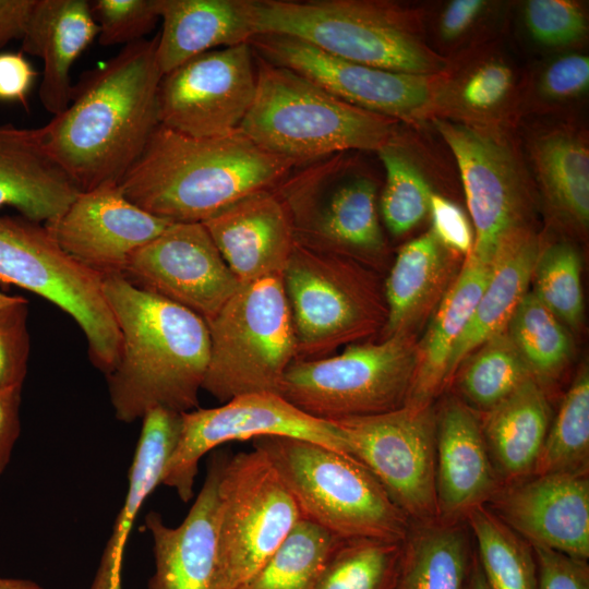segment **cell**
Here are the masks:
<instances>
[{"label":"cell","instance_id":"obj_24","mask_svg":"<svg viewBox=\"0 0 589 589\" xmlns=\"http://www.w3.org/2000/svg\"><path fill=\"white\" fill-rule=\"evenodd\" d=\"M81 192L52 156L44 128L0 122V208L45 224L61 216Z\"/></svg>","mask_w":589,"mask_h":589},{"label":"cell","instance_id":"obj_40","mask_svg":"<svg viewBox=\"0 0 589 589\" xmlns=\"http://www.w3.org/2000/svg\"><path fill=\"white\" fill-rule=\"evenodd\" d=\"M376 153L385 169L381 214L389 232L401 236L429 214L433 192L395 135Z\"/></svg>","mask_w":589,"mask_h":589},{"label":"cell","instance_id":"obj_26","mask_svg":"<svg viewBox=\"0 0 589 589\" xmlns=\"http://www.w3.org/2000/svg\"><path fill=\"white\" fill-rule=\"evenodd\" d=\"M156 60L163 75L214 48L256 36L252 0H158Z\"/></svg>","mask_w":589,"mask_h":589},{"label":"cell","instance_id":"obj_27","mask_svg":"<svg viewBox=\"0 0 589 589\" xmlns=\"http://www.w3.org/2000/svg\"><path fill=\"white\" fill-rule=\"evenodd\" d=\"M542 244L530 227L508 235L496 249L488 281L466 328L457 339L447 366V385L460 363L480 345L506 332L510 317L529 291Z\"/></svg>","mask_w":589,"mask_h":589},{"label":"cell","instance_id":"obj_9","mask_svg":"<svg viewBox=\"0 0 589 589\" xmlns=\"http://www.w3.org/2000/svg\"><path fill=\"white\" fill-rule=\"evenodd\" d=\"M414 334L350 344L332 357L296 359L279 395L304 413L334 422L396 410L406 402L417 363Z\"/></svg>","mask_w":589,"mask_h":589},{"label":"cell","instance_id":"obj_6","mask_svg":"<svg viewBox=\"0 0 589 589\" xmlns=\"http://www.w3.org/2000/svg\"><path fill=\"white\" fill-rule=\"evenodd\" d=\"M252 444L274 466L302 519L340 540L405 539L410 519L351 455L287 436H261Z\"/></svg>","mask_w":589,"mask_h":589},{"label":"cell","instance_id":"obj_48","mask_svg":"<svg viewBox=\"0 0 589 589\" xmlns=\"http://www.w3.org/2000/svg\"><path fill=\"white\" fill-rule=\"evenodd\" d=\"M589 59L581 55H567L556 59L544 71L541 89L550 98L567 99L588 89Z\"/></svg>","mask_w":589,"mask_h":589},{"label":"cell","instance_id":"obj_4","mask_svg":"<svg viewBox=\"0 0 589 589\" xmlns=\"http://www.w3.org/2000/svg\"><path fill=\"white\" fill-rule=\"evenodd\" d=\"M255 64L256 92L239 130L262 149L299 167L339 153L377 152L395 135L396 120L348 104L256 53Z\"/></svg>","mask_w":589,"mask_h":589},{"label":"cell","instance_id":"obj_54","mask_svg":"<svg viewBox=\"0 0 589 589\" xmlns=\"http://www.w3.org/2000/svg\"><path fill=\"white\" fill-rule=\"evenodd\" d=\"M0 589H44L33 580L0 577Z\"/></svg>","mask_w":589,"mask_h":589},{"label":"cell","instance_id":"obj_45","mask_svg":"<svg viewBox=\"0 0 589 589\" xmlns=\"http://www.w3.org/2000/svg\"><path fill=\"white\" fill-rule=\"evenodd\" d=\"M27 316L23 297L0 308V388L23 386L31 351Z\"/></svg>","mask_w":589,"mask_h":589},{"label":"cell","instance_id":"obj_50","mask_svg":"<svg viewBox=\"0 0 589 589\" xmlns=\"http://www.w3.org/2000/svg\"><path fill=\"white\" fill-rule=\"evenodd\" d=\"M22 385L0 388V474L10 462L20 435Z\"/></svg>","mask_w":589,"mask_h":589},{"label":"cell","instance_id":"obj_16","mask_svg":"<svg viewBox=\"0 0 589 589\" xmlns=\"http://www.w3.org/2000/svg\"><path fill=\"white\" fill-rule=\"evenodd\" d=\"M256 92L255 53L249 43L214 49L163 75L158 122L192 137L239 129Z\"/></svg>","mask_w":589,"mask_h":589},{"label":"cell","instance_id":"obj_3","mask_svg":"<svg viewBox=\"0 0 589 589\" xmlns=\"http://www.w3.org/2000/svg\"><path fill=\"white\" fill-rule=\"evenodd\" d=\"M296 167L239 129L192 137L158 125L119 187L140 208L169 223H204L242 197L275 189Z\"/></svg>","mask_w":589,"mask_h":589},{"label":"cell","instance_id":"obj_43","mask_svg":"<svg viewBox=\"0 0 589 589\" xmlns=\"http://www.w3.org/2000/svg\"><path fill=\"white\" fill-rule=\"evenodd\" d=\"M91 3L103 46L130 45L144 39L159 17L158 0H96Z\"/></svg>","mask_w":589,"mask_h":589},{"label":"cell","instance_id":"obj_17","mask_svg":"<svg viewBox=\"0 0 589 589\" xmlns=\"http://www.w3.org/2000/svg\"><path fill=\"white\" fill-rule=\"evenodd\" d=\"M249 44L257 56L303 75L341 100L396 121L417 119L434 105L440 74L373 68L283 35L260 34Z\"/></svg>","mask_w":589,"mask_h":589},{"label":"cell","instance_id":"obj_46","mask_svg":"<svg viewBox=\"0 0 589 589\" xmlns=\"http://www.w3.org/2000/svg\"><path fill=\"white\" fill-rule=\"evenodd\" d=\"M429 214L431 231L438 242L452 253L468 256L473 248V229L464 211L448 199L432 193Z\"/></svg>","mask_w":589,"mask_h":589},{"label":"cell","instance_id":"obj_20","mask_svg":"<svg viewBox=\"0 0 589 589\" xmlns=\"http://www.w3.org/2000/svg\"><path fill=\"white\" fill-rule=\"evenodd\" d=\"M484 505L531 546L588 560V473L531 474L503 484Z\"/></svg>","mask_w":589,"mask_h":589},{"label":"cell","instance_id":"obj_28","mask_svg":"<svg viewBox=\"0 0 589 589\" xmlns=\"http://www.w3.org/2000/svg\"><path fill=\"white\" fill-rule=\"evenodd\" d=\"M490 268L491 263H484L471 253L464 259L418 341L416 369L405 405H431L447 386L452 350L473 314Z\"/></svg>","mask_w":589,"mask_h":589},{"label":"cell","instance_id":"obj_35","mask_svg":"<svg viewBox=\"0 0 589 589\" xmlns=\"http://www.w3.org/2000/svg\"><path fill=\"white\" fill-rule=\"evenodd\" d=\"M466 525L490 589H538L537 562L531 544L485 505L471 509Z\"/></svg>","mask_w":589,"mask_h":589},{"label":"cell","instance_id":"obj_51","mask_svg":"<svg viewBox=\"0 0 589 589\" xmlns=\"http://www.w3.org/2000/svg\"><path fill=\"white\" fill-rule=\"evenodd\" d=\"M482 0H454L442 14L441 35L450 40L460 36L472 24L484 8Z\"/></svg>","mask_w":589,"mask_h":589},{"label":"cell","instance_id":"obj_15","mask_svg":"<svg viewBox=\"0 0 589 589\" xmlns=\"http://www.w3.org/2000/svg\"><path fill=\"white\" fill-rule=\"evenodd\" d=\"M434 124L459 169L473 225L471 254L491 263L508 235L530 227L533 202L524 166L506 141L484 127L443 118Z\"/></svg>","mask_w":589,"mask_h":589},{"label":"cell","instance_id":"obj_39","mask_svg":"<svg viewBox=\"0 0 589 589\" xmlns=\"http://www.w3.org/2000/svg\"><path fill=\"white\" fill-rule=\"evenodd\" d=\"M401 542L339 540L315 589H393Z\"/></svg>","mask_w":589,"mask_h":589},{"label":"cell","instance_id":"obj_13","mask_svg":"<svg viewBox=\"0 0 589 589\" xmlns=\"http://www.w3.org/2000/svg\"><path fill=\"white\" fill-rule=\"evenodd\" d=\"M435 419L431 404L334 421L350 455L371 471L410 521L438 519Z\"/></svg>","mask_w":589,"mask_h":589},{"label":"cell","instance_id":"obj_21","mask_svg":"<svg viewBox=\"0 0 589 589\" xmlns=\"http://www.w3.org/2000/svg\"><path fill=\"white\" fill-rule=\"evenodd\" d=\"M226 456L212 455L201 491L179 526L166 525L156 512L146 515L145 528L153 541L155 562L147 589H225L218 556L217 509Z\"/></svg>","mask_w":589,"mask_h":589},{"label":"cell","instance_id":"obj_1","mask_svg":"<svg viewBox=\"0 0 589 589\" xmlns=\"http://www.w3.org/2000/svg\"><path fill=\"white\" fill-rule=\"evenodd\" d=\"M156 46L157 36L135 41L82 73L68 107L43 127L81 191L119 184L159 125Z\"/></svg>","mask_w":589,"mask_h":589},{"label":"cell","instance_id":"obj_31","mask_svg":"<svg viewBox=\"0 0 589 589\" xmlns=\"http://www.w3.org/2000/svg\"><path fill=\"white\" fill-rule=\"evenodd\" d=\"M466 521H411L393 589H465L473 550Z\"/></svg>","mask_w":589,"mask_h":589},{"label":"cell","instance_id":"obj_34","mask_svg":"<svg viewBox=\"0 0 589 589\" xmlns=\"http://www.w3.org/2000/svg\"><path fill=\"white\" fill-rule=\"evenodd\" d=\"M454 377L458 398L482 414L533 376L507 332H504L473 350L460 363Z\"/></svg>","mask_w":589,"mask_h":589},{"label":"cell","instance_id":"obj_7","mask_svg":"<svg viewBox=\"0 0 589 589\" xmlns=\"http://www.w3.org/2000/svg\"><path fill=\"white\" fill-rule=\"evenodd\" d=\"M207 324L209 360L203 389L221 402L233 397L279 395L298 341L283 274L242 283Z\"/></svg>","mask_w":589,"mask_h":589},{"label":"cell","instance_id":"obj_10","mask_svg":"<svg viewBox=\"0 0 589 589\" xmlns=\"http://www.w3.org/2000/svg\"><path fill=\"white\" fill-rule=\"evenodd\" d=\"M346 153L296 167L274 191L290 214L297 241L372 267L385 252L377 184Z\"/></svg>","mask_w":589,"mask_h":589},{"label":"cell","instance_id":"obj_30","mask_svg":"<svg viewBox=\"0 0 589 589\" xmlns=\"http://www.w3.org/2000/svg\"><path fill=\"white\" fill-rule=\"evenodd\" d=\"M481 416L488 452L502 484L531 476L551 423L543 386L531 377Z\"/></svg>","mask_w":589,"mask_h":589},{"label":"cell","instance_id":"obj_29","mask_svg":"<svg viewBox=\"0 0 589 589\" xmlns=\"http://www.w3.org/2000/svg\"><path fill=\"white\" fill-rule=\"evenodd\" d=\"M431 230L404 244L384 284L382 339L413 329L432 313L457 274L454 257Z\"/></svg>","mask_w":589,"mask_h":589},{"label":"cell","instance_id":"obj_5","mask_svg":"<svg viewBox=\"0 0 589 589\" xmlns=\"http://www.w3.org/2000/svg\"><path fill=\"white\" fill-rule=\"evenodd\" d=\"M256 35L297 38L334 57L383 70L436 75L446 61L401 7L366 0H252Z\"/></svg>","mask_w":589,"mask_h":589},{"label":"cell","instance_id":"obj_38","mask_svg":"<svg viewBox=\"0 0 589 589\" xmlns=\"http://www.w3.org/2000/svg\"><path fill=\"white\" fill-rule=\"evenodd\" d=\"M589 370L582 365L550 423L534 472L588 473Z\"/></svg>","mask_w":589,"mask_h":589},{"label":"cell","instance_id":"obj_47","mask_svg":"<svg viewBox=\"0 0 589 589\" xmlns=\"http://www.w3.org/2000/svg\"><path fill=\"white\" fill-rule=\"evenodd\" d=\"M538 589H589L587 561L540 546H532Z\"/></svg>","mask_w":589,"mask_h":589},{"label":"cell","instance_id":"obj_55","mask_svg":"<svg viewBox=\"0 0 589 589\" xmlns=\"http://www.w3.org/2000/svg\"><path fill=\"white\" fill-rule=\"evenodd\" d=\"M20 297L16 296H8L0 291V308L7 306L13 302H15Z\"/></svg>","mask_w":589,"mask_h":589},{"label":"cell","instance_id":"obj_44","mask_svg":"<svg viewBox=\"0 0 589 589\" xmlns=\"http://www.w3.org/2000/svg\"><path fill=\"white\" fill-rule=\"evenodd\" d=\"M525 17L532 37L549 46L569 45L586 32L584 12L568 0H530Z\"/></svg>","mask_w":589,"mask_h":589},{"label":"cell","instance_id":"obj_49","mask_svg":"<svg viewBox=\"0 0 589 589\" xmlns=\"http://www.w3.org/2000/svg\"><path fill=\"white\" fill-rule=\"evenodd\" d=\"M37 72L21 52L0 53V100L25 103Z\"/></svg>","mask_w":589,"mask_h":589},{"label":"cell","instance_id":"obj_8","mask_svg":"<svg viewBox=\"0 0 589 589\" xmlns=\"http://www.w3.org/2000/svg\"><path fill=\"white\" fill-rule=\"evenodd\" d=\"M298 359H318L383 330L387 306L373 268L296 240L283 272Z\"/></svg>","mask_w":589,"mask_h":589},{"label":"cell","instance_id":"obj_19","mask_svg":"<svg viewBox=\"0 0 589 589\" xmlns=\"http://www.w3.org/2000/svg\"><path fill=\"white\" fill-rule=\"evenodd\" d=\"M170 224L130 202L119 184H104L81 191L44 226L69 256L104 277L121 275L131 255Z\"/></svg>","mask_w":589,"mask_h":589},{"label":"cell","instance_id":"obj_32","mask_svg":"<svg viewBox=\"0 0 589 589\" xmlns=\"http://www.w3.org/2000/svg\"><path fill=\"white\" fill-rule=\"evenodd\" d=\"M140 438L129 470V485L96 574H121V563L136 516L149 494L161 484L167 461L177 444L181 413L156 408L143 418Z\"/></svg>","mask_w":589,"mask_h":589},{"label":"cell","instance_id":"obj_36","mask_svg":"<svg viewBox=\"0 0 589 589\" xmlns=\"http://www.w3.org/2000/svg\"><path fill=\"white\" fill-rule=\"evenodd\" d=\"M339 540L301 518L261 568L238 589H315Z\"/></svg>","mask_w":589,"mask_h":589},{"label":"cell","instance_id":"obj_25","mask_svg":"<svg viewBox=\"0 0 589 589\" xmlns=\"http://www.w3.org/2000/svg\"><path fill=\"white\" fill-rule=\"evenodd\" d=\"M98 36V26L86 0H35L24 34L22 51L43 60L39 98L56 116L69 105L73 84L70 70Z\"/></svg>","mask_w":589,"mask_h":589},{"label":"cell","instance_id":"obj_52","mask_svg":"<svg viewBox=\"0 0 589 589\" xmlns=\"http://www.w3.org/2000/svg\"><path fill=\"white\" fill-rule=\"evenodd\" d=\"M35 0H0V49L21 39Z\"/></svg>","mask_w":589,"mask_h":589},{"label":"cell","instance_id":"obj_12","mask_svg":"<svg viewBox=\"0 0 589 589\" xmlns=\"http://www.w3.org/2000/svg\"><path fill=\"white\" fill-rule=\"evenodd\" d=\"M300 519L291 494L261 450L226 456L217 509L225 589H238L252 577Z\"/></svg>","mask_w":589,"mask_h":589},{"label":"cell","instance_id":"obj_18","mask_svg":"<svg viewBox=\"0 0 589 589\" xmlns=\"http://www.w3.org/2000/svg\"><path fill=\"white\" fill-rule=\"evenodd\" d=\"M121 275L206 323L241 286L202 223L170 224L131 255Z\"/></svg>","mask_w":589,"mask_h":589},{"label":"cell","instance_id":"obj_22","mask_svg":"<svg viewBox=\"0 0 589 589\" xmlns=\"http://www.w3.org/2000/svg\"><path fill=\"white\" fill-rule=\"evenodd\" d=\"M435 488L438 519L465 521L503 485L491 461L480 414L456 396L435 408Z\"/></svg>","mask_w":589,"mask_h":589},{"label":"cell","instance_id":"obj_14","mask_svg":"<svg viewBox=\"0 0 589 589\" xmlns=\"http://www.w3.org/2000/svg\"><path fill=\"white\" fill-rule=\"evenodd\" d=\"M261 436H287L349 454V447L334 422L318 420L296 408L280 395L245 394L223 406L196 408L181 413V426L161 479L181 501L193 496L201 458L231 441Z\"/></svg>","mask_w":589,"mask_h":589},{"label":"cell","instance_id":"obj_42","mask_svg":"<svg viewBox=\"0 0 589 589\" xmlns=\"http://www.w3.org/2000/svg\"><path fill=\"white\" fill-rule=\"evenodd\" d=\"M515 87L513 70L504 62L489 60L474 65L447 87L455 107L479 117L497 111Z\"/></svg>","mask_w":589,"mask_h":589},{"label":"cell","instance_id":"obj_2","mask_svg":"<svg viewBox=\"0 0 589 589\" xmlns=\"http://www.w3.org/2000/svg\"><path fill=\"white\" fill-rule=\"evenodd\" d=\"M103 291L121 335L119 358L106 375L116 418L129 423L156 408L196 409L209 360L206 322L122 275L104 276Z\"/></svg>","mask_w":589,"mask_h":589},{"label":"cell","instance_id":"obj_11","mask_svg":"<svg viewBox=\"0 0 589 589\" xmlns=\"http://www.w3.org/2000/svg\"><path fill=\"white\" fill-rule=\"evenodd\" d=\"M0 281L67 312L86 336L92 363L105 375L113 369L121 335L103 291V276L69 256L44 225L0 217Z\"/></svg>","mask_w":589,"mask_h":589},{"label":"cell","instance_id":"obj_33","mask_svg":"<svg viewBox=\"0 0 589 589\" xmlns=\"http://www.w3.org/2000/svg\"><path fill=\"white\" fill-rule=\"evenodd\" d=\"M531 157L551 213L562 224L585 232L589 224V151L585 139L567 129L553 130L534 140Z\"/></svg>","mask_w":589,"mask_h":589},{"label":"cell","instance_id":"obj_23","mask_svg":"<svg viewBox=\"0 0 589 589\" xmlns=\"http://www.w3.org/2000/svg\"><path fill=\"white\" fill-rule=\"evenodd\" d=\"M202 224L241 284L283 274L296 243L290 214L274 189L249 194Z\"/></svg>","mask_w":589,"mask_h":589},{"label":"cell","instance_id":"obj_37","mask_svg":"<svg viewBox=\"0 0 589 589\" xmlns=\"http://www.w3.org/2000/svg\"><path fill=\"white\" fill-rule=\"evenodd\" d=\"M506 332L541 386L557 378L568 364L573 346L566 327L532 291L519 302Z\"/></svg>","mask_w":589,"mask_h":589},{"label":"cell","instance_id":"obj_53","mask_svg":"<svg viewBox=\"0 0 589 589\" xmlns=\"http://www.w3.org/2000/svg\"><path fill=\"white\" fill-rule=\"evenodd\" d=\"M465 589H490L481 570L474 550Z\"/></svg>","mask_w":589,"mask_h":589},{"label":"cell","instance_id":"obj_41","mask_svg":"<svg viewBox=\"0 0 589 589\" xmlns=\"http://www.w3.org/2000/svg\"><path fill=\"white\" fill-rule=\"evenodd\" d=\"M531 283L532 293L570 329L584 322L585 303L581 286V262L576 249L567 242L541 247Z\"/></svg>","mask_w":589,"mask_h":589}]
</instances>
